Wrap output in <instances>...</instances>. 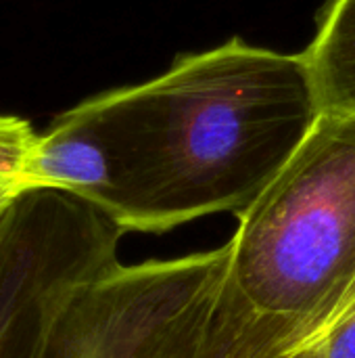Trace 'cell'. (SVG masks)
I'll list each match as a JSON object with an SVG mask.
<instances>
[{"instance_id": "cell-1", "label": "cell", "mask_w": 355, "mask_h": 358, "mask_svg": "<svg viewBox=\"0 0 355 358\" xmlns=\"http://www.w3.org/2000/svg\"><path fill=\"white\" fill-rule=\"evenodd\" d=\"M320 115L303 52L232 38L59 113L38 132L29 191L69 193L126 233H167L243 212Z\"/></svg>"}, {"instance_id": "cell-2", "label": "cell", "mask_w": 355, "mask_h": 358, "mask_svg": "<svg viewBox=\"0 0 355 358\" xmlns=\"http://www.w3.org/2000/svg\"><path fill=\"white\" fill-rule=\"evenodd\" d=\"M226 245L213 323L232 358L312 350L355 304L354 117L322 111Z\"/></svg>"}, {"instance_id": "cell-3", "label": "cell", "mask_w": 355, "mask_h": 358, "mask_svg": "<svg viewBox=\"0 0 355 358\" xmlns=\"http://www.w3.org/2000/svg\"><path fill=\"white\" fill-rule=\"evenodd\" d=\"M123 235L69 193H25L0 220V358H48L73 300L121 264Z\"/></svg>"}, {"instance_id": "cell-4", "label": "cell", "mask_w": 355, "mask_h": 358, "mask_svg": "<svg viewBox=\"0 0 355 358\" xmlns=\"http://www.w3.org/2000/svg\"><path fill=\"white\" fill-rule=\"evenodd\" d=\"M205 292L207 275L188 256L117 264L73 300L48 358H146Z\"/></svg>"}, {"instance_id": "cell-5", "label": "cell", "mask_w": 355, "mask_h": 358, "mask_svg": "<svg viewBox=\"0 0 355 358\" xmlns=\"http://www.w3.org/2000/svg\"><path fill=\"white\" fill-rule=\"evenodd\" d=\"M303 57L322 111L355 120V0H326Z\"/></svg>"}, {"instance_id": "cell-6", "label": "cell", "mask_w": 355, "mask_h": 358, "mask_svg": "<svg viewBox=\"0 0 355 358\" xmlns=\"http://www.w3.org/2000/svg\"><path fill=\"white\" fill-rule=\"evenodd\" d=\"M36 143L38 132L27 120L0 113V220L29 193V168Z\"/></svg>"}, {"instance_id": "cell-7", "label": "cell", "mask_w": 355, "mask_h": 358, "mask_svg": "<svg viewBox=\"0 0 355 358\" xmlns=\"http://www.w3.org/2000/svg\"><path fill=\"white\" fill-rule=\"evenodd\" d=\"M218 285L165 336V340L146 358H230L228 350L216 336L211 321L213 296Z\"/></svg>"}, {"instance_id": "cell-8", "label": "cell", "mask_w": 355, "mask_h": 358, "mask_svg": "<svg viewBox=\"0 0 355 358\" xmlns=\"http://www.w3.org/2000/svg\"><path fill=\"white\" fill-rule=\"evenodd\" d=\"M316 358H355V304L312 348Z\"/></svg>"}, {"instance_id": "cell-9", "label": "cell", "mask_w": 355, "mask_h": 358, "mask_svg": "<svg viewBox=\"0 0 355 358\" xmlns=\"http://www.w3.org/2000/svg\"><path fill=\"white\" fill-rule=\"evenodd\" d=\"M291 358H316V357H314V352H312V350H305V352L295 355V357H291Z\"/></svg>"}]
</instances>
